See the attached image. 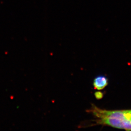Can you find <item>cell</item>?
Returning a JSON list of instances; mask_svg holds the SVG:
<instances>
[{
  "mask_svg": "<svg viewBox=\"0 0 131 131\" xmlns=\"http://www.w3.org/2000/svg\"><path fill=\"white\" fill-rule=\"evenodd\" d=\"M108 84L107 78L103 75L96 77L94 79L93 85L94 89L98 90H101L107 86Z\"/></svg>",
  "mask_w": 131,
  "mask_h": 131,
  "instance_id": "cell-2",
  "label": "cell"
},
{
  "mask_svg": "<svg viewBox=\"0 0 131 131\" xmlns=\"http://www.w3.org/2000/svg\"><path fill=\"white\" fill-rule=\"evenodd\" d=\"M86 112L91 114L94 119L89 122L82 123L79 126L81 128L101 125L131 130V109L108 110L92 104L90 108L86 110Z\"/></svg>",
  "mask_w": 131,
  "mask_h": 131,
  "instance_id": "cell-1",
  "label": "cell"
}]
</instances>
